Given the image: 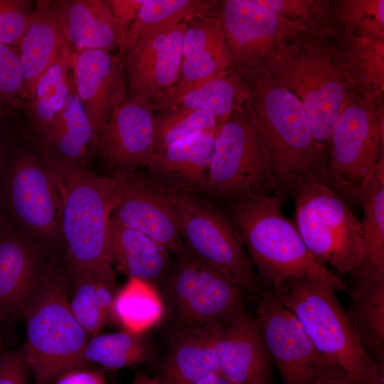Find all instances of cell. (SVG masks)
<instances>
[{"label": "cell", "instance_id": "obj_5", "mask_svg": "<svg viewBox=\"0 0 384 384\" xmlns=\"http://www.w3.org/2000/svg\"><path fill=\"white\" fill-rule=\"evenodd\" d=\"M336 289L326 282L292 279L273 295L297 318L317 350L356 384H377L384 361L377 363L364 350Z\"/></svg>", "mask_w": 384, "mask_h": 384}, {"label": "cell", "instance_id": "obj_13", "mask_svg": "<svg viewBox=\"0 0 384 384\" xmlns=\"http://www.w3.org/2000/svg\"><path fill=\"white\" fill-rule=\"evenodd\" d=\"M208 191L230 202L274 193L256 116L248 102L231 113L215 135Z\"/></svg>", "mask_w": 384, "mask_h": 384}, {"label": "cell", "instance_id": "obj_40", "mask_svg": "<svg viewBox=\"0 0 384 384\" xmlns=\"http://www.w3.org/2000/svg\"><path fill=\"white\" fill-rule=\"evenodd\" d=\"M23 80L16 46L0 44V114L10 117L23 104Z\"/></svg>", "mask_w": 384, "mask_h": 384}, {"label": "cell", "instance_id": "obj_51", "mask_svg": "<svg viewBox=\"0 0 384 384\" xmlns=\"http://www.w3.org/2000/svg\"><path fill=\"white\" fill-rule=\"evenodd\" d=\"M1 323V314H0V324ZM3 347V343H2V340H1V335H0V349H1Z\"/></svg>", "mask_w": 384, "mask_h": 384}, {"label": "cell", "instance_id": "obj_34", "mask_svg": "<svg viewBox=\"0 0 384 384\" xmlns=\"http://www.w3.org/2000/svg\"><path fill=\"white\" fill-rule=\"evenodd\" d=\"M347 314L366 353L384 361V281L348 289Z\"/></svg>", "mask_w": 384, "mask_h": 384}, {"label": "cell", "instance_id": "obj_10", "mask_svg": "<svg viewBox=\"0 0 384 384\" xmlns=\"http://www.w3.org/2000/svg\"><path fill=\"white\" fill-rule=\"evenodd\" d=\"M383 107L372 109L359 98L341 111L328 148L324 184L351 208L384 158Z\"/></svg>", "mask_w": 384, "mask_h": 384}, {"label": "cell", "instance_id": "obj_9", "mask_svg": "<svg viewBox=\"0 0 384 384\" xmlns=\"http://www.w3.org/2000/svg\"><path fill=\"white\" fill-rule=\"evenodd\" d=\"M188 249L240 286L256 302L262 294L255 267L229 217L191 192L168 188Z\"/></svg>", "mask_w": 384, "mask_h": 384}, {"label": "cell", "instance_id": "obj_27", "mask_svg": "<svg viewBox=\"0 0 384 384\" xmlns=\"http://www.w3.org/2000/svg\"><path fill=\"white\" fill-rule=\"evenodd\" d=\"M107 252L111 265L129 278L136 277L154 286L166 274L170 254L145 234L111 218Z\"/></svg>", "mask_w": 384, "mask_h": 384}, {"label": "cell", "instance_id": "obj_42", "mask_svg": "<svg viewBox=\"0 0 384 384\" xmlns=\"http://www.w3.org/2000/svg\"><path fill=\"white\" fill-rule=\"evenodd\" d=\"M30 374L23 346L0 355V384H32Z\"/></svg>", "mask_w": 384, "mask_h": 384}, {"label": "cell", "instance_id": "obj_23", "mask_svg": "<svg viewBox=\"0 0 384 384\" xmlns=\"http://www.w3.org/2000/svg\"><path fill=\"white\" fill-rule=\"evenodd\" d=\"M220 327L182 326L170 336L157 380L160 384H196L220 373L215 339Z\"/></svg>", "mask_w": 384, "mask_h": 384}, {"label": "cell", "instance_id": "obj_31", "mask_svg": "<svg viewBox=\"0 0 384 384\" xmlns=\"http://www.w3.org/2000/svg\"><path fill=\"white\" fill-rule=\"evenodd\" d=\"M364 241L361 265L350 277L362 280L384 279V158L377 164L359 200Z\"/></svg>", "mask_w": 384, "mask_h": 384}, {"label": "cell", "instance_id": "obj_25", "mask_svg": "<svg viewBox=\"0 0 384 384\" xmlns=\"http://www.w3.org/2000/svg\"><path fill=\"white\" fill-rule=\"evenodd\" d=\"M67 47L49 0L36 1L31 23L18 46L23 80V106L31 98L38 78Z\"/></svg>", "mask_w": 384, "mask_h": 384}, {"label": "cell", "instance_id": "obj_6", "mask_svg": "<svg viewBox=\"0 0 384 384\" xmlns=\"http://www.w3.org/2000/svg\"><path fill=\"white\" fill-rule=\"evenodd\" d=\"M68 287L67 271L59 259L23 313V346L33 384H52L65 371L89 366L83 353L90 336L71 311Z\"/></svg>", "mask_w": 384, "mask_h": 384}, {"label": "cell", "instance_id": "obj_45", "mask_svg": "<svg viewBox=\"0 0 384 384\" xmlns=\"http://www.w3.org/2000/svg\"><path fill=\"white\" fill-rule=\"evenodd\" d=\"M9 117L0 114V168L9 150L17 138L15 129L9 122Z\"/></svg>", "mask_w": 384, "mask_h": 384}, {"label": "cell", "instance_id": "obj_15", "mask_svg": "<svg viewBox=\"0 0 384 384\" xmlns=\"http://www.w3.org/2000/svg\"><path fill=\"white\" fill-rule=\"evenodd\" d=\"M60 258L10 225L0 229L1 322L22 318Z\"/></svg>", "mask_w": 384, "mask_h": 384}, {"label": "cell", "instance_id": "obj_35", "mask_svg": "<svg viewBox=\"0 0 384 384\" xmlns=\"http://www.w3.org/2000/svg\"><path fill=\"white\" fill-rule=\"evenodd\" d=\"M164 311L162 299L155 286L130 277L116 292L111 317L123 330L142 334L159 323Z\"/></svg>", "mask_w": 384, "mask_h": 384}, {"label": "cell", "instance_id": "obj_36", "mask_svg": "<svg viewBox=\"0 0 384 384\" xmlns=\"http://www.w3.org/2000/svg\"><path fill=\"white\" fill-rule=\"evenodd\" d=\"M142 334L127 331L99 334L89 339L83 356L90 366L97 363L117 370L147 362L151 358V347Z\"/></svg>", "mask_w": 384, "mask_h": 384}, {"label": "cell", "instance_id": "obj_17", "mask_svg": "<svg viewBox=\"0 0 384 384\" xmlns=\"http://www.w3.org/2000/svg\"><path fill=\"white\" fill-rule=\"evenodd\" d=\"M154 109L141 95L128 96L111 113L97 144L102 161L116 175L149 169L156 154Z\"/></svg>", "mask_w": 384, "mask_h": 384}, {"label": "cell", "instance_id": "obj_22", "mask_svg": "<svg viewBox=\"0 0 384 384\" xmlns=\"http://www.w3.org/2000/svg\"><path fill=\"white\" fill-rule=\"evenodd\" d=\"M215 139L213 133L200 132L156 151L149 168L154 180L176 190L208 191Z\"/></svg>", "mask_w": 384, "mask_h": 384}, {"label": "cell", "instance_id": "obj_49", "mask_svg": "<svg viewBox=\"0 0 384 384\" xmlns=\"http://www.w3.org/2000/svg\"><path fill=\"white\" fill-rule=\"evenodd\" d=\"M6 225V221L4 215L2 206L0 202V229Z\"/></svg>", "mask_w": 384, "mask_h": 384}, {"label": "cell", "instance_id": "obj_7", "mask_svg": "<svg viewBox=\"0 0 384 384\" xmlns=\"http://www.w3.org/2000/svg\"><path fill=\"white\" fill-rule=\"evenodd\" d=\"M16 139L0 168L6 224L62 256V204L58 184L35 150Z\"/></svg>", "mask_w": 384, "mask_h": 384}, {"label": "cell", "instance_id": "obj_11", "mask_svg": "<svg viewBox=\"0 0 384 384\" xmlns=\"http://www.w3.org/2000/svg\"><path fill=\"white\" fill-rule=\"evenodd\" d=\"M213 11L229 49L231 72L270 73L309 33L302 23L272 14L253 0L216 1Z\"/></svg>", "mask_w": 384, "mask_h": 384}, {"label": "cell", "instance_id": "obj_38", "mask_svg": "<svg viewBox=\"0 0 384 384\" xmlns=\"http://www.w3.org/2000/svg\"><path fill=\"white\" fill-rule=\"evenodd\" d=\"M220 127L218 118L207 111L178 108L161 112L154 120L156 151L197 133L216 135Z\"/></svg>", "mask_w": 384, "mask_h": 384}, {"label": "cell", "instance_id": "obj_8", "mask_svg": "<svg viewBox=\"0 0 384 384\" xmlns=\"http://www.w3.org/2000/svg\"><path fill=\"white\" fill-rule=\"evenodd\" d=\"M296 227L310 252L341 275H351L362 263L363 228L351 208L323 183L302 184L292 197Z\"/></svg>", "mask_w": 384, "mask_h": 384}, {"label": "cell", "instance_id": "obj_47", "mask_svg": "<svg viewBox=\"0 0 384 384\" xmlns=\"http://www.w3.org/2000/svg\"><path fill=\"white\" fill-rule=\"evenodd\" d=\"M132 384H160L156 378H152L143 372L136 374Z\"/></svg>", "mask_w": 384, "mask_h": 384}, {"label": "cell", "instance_id": "obj_33", "mask_svg": "<svg viewBox=\"0 0 384 384\" xmlns=\"http://www.w3.org/2000/svg\"><path fill=\"white\" fill-rule=\"evenodd\" d=\"M214 0H142L137 15L122 47L121 60L139 41L166 28L210 11Z\"/></svg>", "mask_w": 384, "mask_h": 384}, {"label": "cell", "instance_id": "obj_3", "mask_svg": "<svg viewBox=\"0 0 384 384\" xmlns=\"http://www.w3.org/2000/svg\"><path fill=\"white\" fill-rule=\"evenodd\" d=\"M60 193L63 259L68 271L114 276L107 252L112 209L117 198L114 176H100L35 146Z\"/></svg>", "mask_w": 384, "mask_h": 384}, {"label": "cell", "instance_id": "obj_44", "mask_svg": "<svg viewBox=\"0 0 384 384\" xmlns=\"http://www.w3.org/2000/svg\"><path fill=\"white\" fill-rule=\"evenodd\" d=\"M52 384H107V382L102 371L86 366L65 371Z\"/></svg>", "mask_w": 384, "mask_h": 384}, {"label": "cell", "instance_id": "obj_39", "mask_svg": "<svg viewBox=\"0 0 384 384\" xmlns=\"http://www.w3.org/2000/svg\"><path fill=\"white\" fill-rule=\"evenodd\" d=\"M262 9L284 18L301 22L309 33L335 39L330 0H253Z\"/></svg>", "mask_w": 384, "mask_h": 384}, {"label": "cell", "instance_id": "obj_16", "mask_svg": "<svg viewBox=\"0 0 384 384\" xmlns=\"http://www.w3.org/2000/svg\"><path fill=\"white\" fill-rule=\"evenodd\" d=\"M112 176L117 181V198L111 218L145 234L173 254L183 240L168 188L135 171Z\"/></svg>", "mask_w": 384, "mask_h": 384}, {"label": "cell", "instance_id": "obj_12", "mask_svg": "<svg viewBox=\"0 0 384 384\" xmlns=\"http://www.w3.org/2000/svg\"><path fill=\"white\" fill-rule=\"evenodd\" d=\"M173 254L167 299L181 327L223 328L247 314V296L240 286L195 256L183 242Z\"/></svg>", "mask_w": 384, "mask_h": 384}, {"label": "cell", "instance_id": "obj_20", "mask_svg": "<svg viewBox=\"0 0 384 384\" xmlns=\"http://www.w3.org/2000/svg\"><path fill=\"white\" fill-rule=\"evenodd\" d=\"M215 350L219 373L231 383L272 384V359L252 315L220 328Z\"/></svg>", "mask_w": 384, "mask_h": 384}, {"label": "cell", "instance_id": "obj_46", "mask_svg": "<svg viewBox=\"0 0 384 384\" xmlns=\"http://www.w3.org/2000/svg\"><path fill=\"white\" fill-rule=\"evenodd\" d=\"M196 384H234L220 373L213 374L202 379Z\"/></svg>", "mask_w": 384, "mask_h": 384}, {"label": "cell", "instance_id": "obj_2", "mask_svg": "<svg viewBox=\"0 0 384 384\" xmlns=\"http://www.w3.org/2000/svg\"><path fill=\"white\" fill-rule=\"evenodd\" d=\"M283 201L274 193L256 194L228 206V214L257 270L262 291L273 295L288 280L304 278L348 292L346 281L314 257L297 227L283 215Z\"/></svg>", "mask_w": 384, "mask_h": 384}, {"label": "cell", "instance_id": "obj_43", "mask_svg": "<svg viewBox=\"0 0 384 384\" xmlns=\"http://www.w3.org/2000/svg\"><path fill=\"white\" fill-rule=\"evenodd\" d=\"M112 14L117 48L120 49L133 23L142 0H106Z\"/></svg>", "mask_w": 384, "mask_h": 384}, {"label": "cell", "instance_id": "obj_4", "mask_svg": "<svg viewBox=\"0 0 384 384\" xmlns=\"http://www.w3.org/2000/svg\"><path fill=\"white\" fill-rule=\"evenodd\" d=\"M332 40L303 35L268 73L299 102L313 137L327 151L339 114L358 97Z\"/></svg>", "mask_w": 384, "mask_h": 384}, {"label": "cell", "instance_id": "obj_21", "mask_svg": "<svg viewBox=\"0 0 384 384\" xmlns=\"http://www.w3.org/2000/svg\"><path fill=\"white\" fill-rule=\"evenodd\" d=\"M213 8L187 22L183 38L181 77L159 102L174 97L193 84L231 72L229 49Z\"/></svg>", "mask_w": 384, "mask_h": 384}, {"label": "cell", "instance_id": "obj_37", "mask_svg": "<svg viewBox=\"0 0 384 384\" xmlns=\"http://www.w3.org/2000/svg\"><path fill=\"white\" fill-rule=\"evenodd\" d=\"M331 15L336 38L384 39V0L331 1Z\"/></svg>", "mask_w": 384, "mask_h": 384}, {"label": "cell", "instance_id": "obj_50", "mask_svg": "<svg viewBox=\"0 0 384 384\" xmlns=\"http://www.w3.org/2000/svg\"><path fill=\"white\" fill-rule=\"evenodd\" d=\"M377 384H384V372L380 374Z\"/></svg>", "mask_w": 384, "mask_h": 384}, {"label": "cell", "instance_id": "obj_28", "mask_svg": "<svg viewBox=\"0 0 384 384\" xmlns=\"http://www.w3.org/2000/svg\"><path fill=\"white\" fill-rule=\"evenodd\" d=\"M346 78L368 107H383L384 39H334Z\"/></svg>", "mask_w": 384, "mask_h": 384}, {"label": "cell", "instance_id": "obj_24", "mask_svg": "<svg viewBox=\"0 0 384 384\" xmlns=\"http://www.w3.org/2000/svg\"><path fill=\"white\" fill-rule=\"evenodd\" d=\"M67 46L74 53L117 47L111 11L102 0H49Z\"/></svg>", "mask_w": 384, "mask_h": 384}, {"label": "cell", "instance_id": "obj_30", "mask_svg": "<svg viewBox=\"0 0 384 384\" xmlns=\"http://www.w3.org/2000/svg\"><path fill=\"white\" fill-rule=\"evenodd\" d=\"M73 51L67 47L41 75L29 100L25 103L30 137L47 134L60 114L73 80Z\"/></svg>", "mask_w": 384, "mask_h": 384}, {"label": "cell", "instance_id": "obj_26", "mask_svg": "<svg viewBox=\"0 0 384 384\" xmlns=\"http://www.w3.org/2000/svg\"><path fill=\"white\" fill-rule=\"evenodd\" d=\"M35 146L81 168H87L97 150L98 138L78 97L73 80L60 116L51 129L38 139Z\"/></svg>", "mask_w": 384, "mask_h": 384}, {"label": "cell", "instance_id": "obj_41", "mask_svg": "<svg viewBox=\"0 0 384 384\" xmlns=\"http://www.w3.org/2000/svg\"><path fill=\"white\" fill-rule=\"evenodd\" d=\"M33 10L30 1L0 0V44L19 46Z\"/></svg>", "mask_w": 384, "mask_h": 384}, {"label": "cell", "instance_id": "obj_19", "mask_svg": "<svg viewBox=\"0 0 384 384\" xmlns=\"http://www.w3.org/2000/svg\"><path fill=\"white\" fill-rule=\"evenodd\" d=\"M73 81L97 137L111 113L127 97L126 75L118 55L102 50L73 52Z\"/></svg>", "mask_w": 384, "mask_h": 384}, {"label": "cell", "instance_id": "obj_18", "mask_svg": "<svg viewBox=\"0 0 384 384\" xmlns=\"http://www.w3.org/2000/svg\"><path fill=\"white\" fill-rule=\"evenodd\" d=\"M188 21L166 28L136 43L122 59L128 96L161 100L179 78Z\"/></svg>", "mask_w": 384, "mask_h": 384}, {"label": "cell", "instance_id": "obj_14", "mask_svg": "<svg viewBox=\"0 0 384 384\" xmlns=\"http://www.w3.org/2000/svg\"><path fill=\"white\" fill-rule=\"evenodd\" d=\"M255 317L283 384H320L344 373L315 347L297 318L275 296L265 292Z\"/></svg>", "mask_w": 384, "mask_h": 384}, {"label": "cell", "instance_id": "obj_48", "mask_svg": "<svg viewBox=\"0 0 384 384\" xmlns=\"http://www.w3.org/2000/svg\"><path fill=\"white\" fill-rule=\"evenodd\" d=\"M320 384H356L347 375L342 374L338 376L324 380Z\"/></svg>", "mask_w": 384, "mask_h": 384}, {"label": "cell", "instance_id": "obj_29", "mask_svg": "<svg viewBox=\"0 0 384 384\" xmlns=\"http://www.w3.org/2000/svg\"><path fill=\"white\" fill-rule=\"evenodd\" d=\"M248 95L242 73L230 72L193 84L174 97L151 105L154 110L161 112L178 108L207 111L218 118L222 127L233 111L247 102Z\"/></svg>", "mask_w": 384, "mask_h": 384}, {"label": "cell", "instance_id": "obj_32", "mask_svg": "<svg viewBox=\"0 0 384 384\" xmlns=\"http://www.w3.org/2000/svg\"><path fill=\"white\" fill-rule=\"evenodd\" d=\"M66 271L70 308L77 321L92 338L100 334L111 317L116 294L114 276Z\"/></svg>", "mask_w": 384, "mask_h": 384}, {"label": "cell", "instance_id": "obj_1", "mask_svg": "<svg viewBox=\"0 0 384 384\" xmlns=\"http://www.w3.org/2000/svg\"><path fill=\"white\" fill-rule=\"evenodd\" d=\"M242 75L268 159L274 194L285 200L303 183H324L328 151L313 137L299 102L267 73Z\"/></svg>", "mask_w": 384, "mask_h": 384}]
</instances>
